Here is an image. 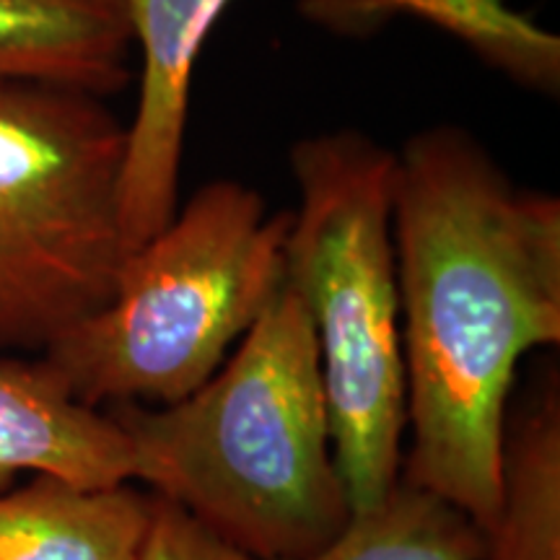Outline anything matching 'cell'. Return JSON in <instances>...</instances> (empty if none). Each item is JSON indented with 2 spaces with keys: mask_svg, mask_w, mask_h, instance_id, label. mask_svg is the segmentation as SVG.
Instances as JSON below:
<instances>
[{
  "mask_svg": "<svg viewBox=\"0 0 560 560\" xmlns=\"http://www.w3.org/2000/svg\"><path fill=\"white\" fill-rule=\"evenodd\" d=\"M482 548L465 514L400 480L387 501L353 514L338 540L304 560H482Z\"/></svg>",
  "mask_w": 560,
  "mask_h": 560,
  "instance_id": "cell-12",
  "label": "cell"
},
{
  "mask_svg": "<svg viewBox=\"0 0 560 560\" xmlns=\"http://www.w3.org/2000/svg\"><path fill=\"white\" fill-rule=\"evenodd\" d=\"M291 210L236 179L200 187L125 257L112 299L42 363L89 408L172 405L226 361L285 280Z\"/></svg>",
  "mask_w": 560,
  "mask_h": 560,
  "instance_id": "cell-4",
  "label": "cell"
},
{
  "mask_svg": "<svg viewBox=\"0 0 560 560\" xmlns=\"http://www.w3.org/2000/svg\"><path fill=\"white\" fill-rule=\"evenodd\" d=\"M392 242L412 429L400 480L486 540L516 363L560 342V200L516 185L467 130L436 125L395 151Z\"/></svg>",
  "mask_w": 560,
  "mask_h": 560,
  "instance_id": "cell-1",
  "label": "cell"
},
{
  "mask_svg": "<svg viewBox=\"0 0 560 560\" xmlns=\"http://www.w3.org/2000/svg\"><path fill=\"white\" fill-rule=\"evenodd\" d=\"M125 143L102 96L0 81V353H45L115 293Z\"/></svg>",
  "mask_w": 560,
  "mask_h": 560,
  "instance_id": "cell-5",
  "label": "cell"
},
{
  "mask_svg": "<svg viewBox=\"0 0 560 560\" xmlns=\"http://www.w3.org/2000/svg\"><path fill=\"white\" fill-rule=\"evenodd\" d=\"M231 0H125L140 55L136 117L120 182L122 234L132 252L177 213L192 73Z\"/></svg>",
  "mask_w": 560,
  "mask_h": 560,
  "instance_id": "cell-6",
  "label": "cell"
},
{
  "mask_svg": "<svg viewBox=\"0 0 560 560\" xmlns=\"http://www.w3.org/2000/svg\"><path fill=\"white\" fill-rule=\"evenodd\" d=\"M107 410L130 441L136 480L252 560L312 558L353 520L317 338L289 280L200 389Z\"/></svg>",
  "mask_w": 560,
  "mask_h": 560,
  "instance_id": "cell-2",
  "label": "cell"
},
{
  "mask_svg": "<svg viewBox=\"0 0 560 560\" xmlns=\"http://www.w3.org/2000/svg\"><path fill=\"white\" fill-rule=\"evenodd\" d=\"M299 208L285 280L310 312L330 416L332 457L353 514L400 482L405 361L392 185L395 151L359 130L301 138L291 149Z\"/></svg>",
  "mask_w": 560,
  "mask_h": 560,
  "instance_id": "cell-3",
  "label": "cell"
},
{
  "mask_svg": "<svg viewBox=\"0 0 560 560\" xmlns=\"http://www.w3.org/2000/svg\"><path fill=\"white\" fill-rule=\"evenodd\" d=\"M19 472L115 488L136 480V462L109 410L73 400L42 359L0 355V493Z\"/></svg>",
  "mask_w": 560,
  "mask_h": 560,
  "instance_id": "cell-7",
  "label": "cell"
},
{
  "mask_svg": "<svg viewBox=\"0 0 560 560\" xmlns=\"http://www.w3.org/2000/svg\"><path fill=\"white\" fill-rule=\"evenodd\" d=\"M125 0H0V81H37L109 100L132 79Z\"/></svg>",
  "mask_w": 560,
  "mask_h": 560,
  "instance_id": "cell-8",
  "label": "cell"
},
{
  "mask_svg": "<svg viewBox=\"0 0 560 560\" xmlns=\"http://www.w3.org/2000/svg\"><path fill=\"white\" fill-rule=\"evenodd\" d=\"M482 560H560V389L556 376L506 423L501 509Z\"/></svg>",
  "mask_w": 560,
  "mask_h": 560,
  "instance_id": "cell-11",
  "label": "cell"
},
{
  "mask_svg": "<svg viewBox=\"0 0 560 560\" xmlns=\"http://www.w3.org/2000/svg\"><path fill=\"white\" fill-rule=\"evenodd\" d=\"M153 493L34 475L0 493V560H138Z\"/></svg>",
  "mask_w": 560,
  "mask_h": 560,
  "instance_id": "cell-9",
  "label": "cell"
},
{
  "mask_svg": "<svg viewBox=\"0 0 560 560\" xmlns=\"http://www.w3.org/2000/svg\"><path fill=\"white\" fill-rule=\"evenodd\" d=\"M306 16L342 30L369 21L412 16L450 34L524 86L558 94L560 37L537 26L506 0H304Z\"/></svg>",
  "mask_w": 560,
  "mask_h": 560,
  "instance_id": "cell-10",
  "label": "cell"
},
{
  "mask_svg": "<svg viewBox=\"0 0 560 560\" xmlns=\"http://www.w3.org/2000/svg\"><path fill=\"white\" fill-rule=\"evenodd\" d=\"M138 560H252L202 529L177 503L153 493L151 524Z\"/></svg>",
  "mask_w": 560,
  "mask_h": 560,
  "instance_id": "cell-13",
  "label": "cell"
}]
</instances>
